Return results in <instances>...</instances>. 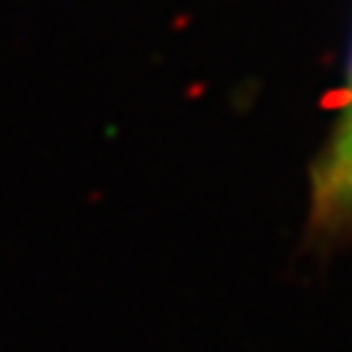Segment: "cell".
I'll return each mask as SVG.
<instances>
[{
	"label": "cell",
	"instance_id": "cell-1",
	"mask_svg": "<svg viewBox=\"0 0 352 352\" xmlns=\"http://www.w3.org/2000/svg\"><path fill=\"white\" fill-rule=\"evenodd\" d=\"M311 230L324 239L352 236V64L346 103L311 172Z\"/></svg>",
	"mask_w": 352,
	"mask_h": 352
}]
</instances>
